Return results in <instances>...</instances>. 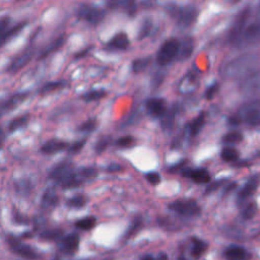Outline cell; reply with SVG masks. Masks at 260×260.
Instances as JSON below:
<instances>
[{
    "mask_svg": "<svg viewBox=\"0 0 260 260\" xmlns=\"http://www.w3.org/2000/svg\"><path fill=\"white\" fill-rule=\"evenodd\" d=\"M260 56L256 53H246L229 61L222 66L221 75L228 79H244L258 69Z\"/></svg>",
    "mask_w": 260,
    "mask_h": 260,
    "instance_id": "6da1fadb",
    "label": "cell"
},
{
    "mask_svg": "<svg viewBox=\"0 0 260 260\" xmlns=\"http://www.w3.org/2000/svg\"><path fill=\"white\" fill-rule=\"evenodd\" d=\"M49 178L63 189L76 188L84 183L78 171L74 170L73 164L69 160H63L57 164L50 171Z\"/></svg>",
    "mask_w": 260,
    "mask_h": 260,
    "instance_id": "7a4b0ae2",
    "label": "cell"
},
{
    "mask_svg": "<svg viewBox=\"0 0 260 260\" xmlns=\"http://www.w3.org/2000/svg\"><path fill=\"white\" fill-rule=\"evenodd\" d=\"M237 48H247L260 44V22L245 26L240 32L230 39Z\"/></svg>",
    "mask_w": 260,
    "mask_h": 260,
    "instance_id": "3957f363",
    "label": "cell"
},
{
    "mask_svg": "<svg viewBox=\"0 0 260 260\" xmlns=\"http://www.w3.org/2000/svg\"><path fill=\"white\" fill-rule=\"evenodd\" d=\"M230 121L232 124L244 122L249 125L260 126V101L244 105L239 109L237 115L231 118Z\"/></svg>",
    "mask_w": 260,
    "mask_h": 260,
    "instance_id": "277c9868",
    "label": "cell"
},
{
    "mask_svg": "<svg viewBox=\"0 0 260 260\" xmlns=\"http://www.w3.org/2000/svg\"><path fill=\"white\" fill-rule=\"evenodd\" d=\"M6 242L10 248V250L25 259L28 260H39L41 258V254L31 246L23 243L19 238L13 236V235H8L6 237Z\"/></svg>",
    "mask_w": 260,
    "mask_h": 260,
    "instance_id": "5b68a950",
    "label": "cell"
},
{
    "mask_svg": "<svg viewBox=\"0 0 260 260\" xmlns=\"http://www.w3.org/2000/svg\"><path fill=\"white\" fill-rule=\"evenodd\" d=\"M169 209L183 217H196L201 213V207L193 199L175 200L169 204Z\"/></svg>",
    "mask_w": 260,
    "mask_h": 260,
    "instance_id": "8992f818",
    "label": "cell"
},
{
    "mask_svg": "<svg viewBox=\"0 0 260 260\" xmlns=\"http://www.w3.org/2000/svg\"><path fill=\"white\" fill-rule=\"evenodd\" d=\"M76 16L89 24H99L105 17V10L91 4H82L78 7Z\"/></svg>",
    "mask_w": 260,
    "mask_h": 260,
    "instance_id": "52a82bcc",
    "label": "cell"
},
{
    "mask_svg": "<svg viewBox=\"0 0 260 260\" xmlns=\"http://www.w3.org/2000/svg\"><path fill=\"white\" fill-rule=\"evenodd\" d=\"M180 43L177 39H170L166 41L159 48L156 56V61L159 65H168L175 58H177L179 53Z\"/></svg>",
    "mask_w": 260,
    "mask_h": 260,
    "instance_id": "ba28073f",
    "label": "cell"
},
{
    "mask_svg": "<svg viewBox=\"0 0 260 260\" xmlns=\"http://www.w3.org/2000/svg\"><path fill=\"white\" fill-rule=\"evenodd\" d=\"M169 11L171 15L177 20V22L182 26L191 25L197 17V11L192 7L173 6L169 8Z\"/></svg>",
    "mask_w": 260,
    "mask_h": 260,
    "instance_id": "9c48e42d",
    "label": "cell"
},
{
    "mask_svg": "<svg viewBox=\"0 0 260 260\" xmlns=\"http://www.w3.org/2000/svg\"><path fill=\"white\" fill-rule=\"evenodd\" d=\"M35 53V45L31 43L29 46L25 47L23 51H21L18 55L15 56V58L9 63L7 67V71L10 73H15L19 71L21 68H23L32 58Z\"/></svg>",
    "mask_w": 260,
    "mask_h": 260,
    "instance_id": "30bf717a",
    "label": "cell"
},
{
    "mask_svg": "<svg viewBox=\"0 0 260 260\" xmlns=\"http://www.w3.org/2000/svg\"><path fill=\"white\" fill-rule=\"evenodd\" d=\"M28 96V92H16L4 100H0V118L16 109Z\"/></svg>",
    "mask_w": 260,
    "mask_h": 260,
    "instance_id": "8fae6325",
    "label": "cell"
},
{
    "mask_svg": "<svg viewBox=\"0 0 260 260\" xmlns=\"http://www.w3.org/2000/svg\"><path fill=\"white\" fill-rule=\"evenodd\" d=\"M79 243H80V239L78 234L72 233L62 237L59 243V248L63 254L73 255L74 253L77 252L79 248Z\"/></svg>",
    "mask_w": 260,
    "mask_h": 260,
    "instance_id": "7c38bea8",
    "label": "cell"
},
{
    "mask_svg": "<svg viewBox=\"0 0 260 260\" xmlns=\"http://www.w3.org/2000/svg\"><path fill=\"white\" fill-rule=\"evenodd\" d=\"M258 185H259V177L258 176L251 177L238 192V195H237L238 205L244 204L247 201V199H249L255 193Z\"/></svg>",
    "mask_w": 260,
    "mask_h": 260,
    "instance_id": "4fadbf2b",
    "label": "cell"
},
{
    "mask_svg": "<svg viewBox=\"0 0 260 260\" xmlns=\"http://www.w3.org/2000/svg\"><path fill=\"white\" fill-rule=\"evenodd\" d=\"M241 88L243 91L253 94L260 92V71L256 70L243 79Z\"/></svg>",
    "mask_w": 260,
    "mask_h": 260,
    "instance_id": "5bb4252c",
    "label": "cell"
},
{
    "mask_svg": "<svg viewBox=\"0 0 260 260\" xmlns=\"http://www.w3.org/2000/svg\"><path fill=\"white\" fill-rule=\"evenodd\" d=\"M145 109L149 115H151L152 117H155V118L162 117V115L167 111L165 101L162 99H158V98H153V99L147 100L145 103Z\"/></svg>",
    "mask_w": 260,
    "mask_h": 260,
    "instance_id": "9a60e30c",
    "label": "cell"
},
{
    "mask_svg": "<svg viewBox=\"0 0 260 260\" xmlns=\"http://www.w3.org/2000/svg\"><path fill=\"white\" fill-rule=\"evenodd\" d=\"M183 177L190 178L198 184L208 183L210 181L209 173L204 169H183L181 172Z\"/></svg>",
    "mask_w": 260,
    "mask_h": 260,
    "instance_id": "2e32d148",
    "label": "cell"
},
{
    "mask_svg": "<svg viewBox=\"0 0 260 260\" xmlns=\"http://www.w3.org/2000/svg\"><path fill=\"white\" fill-rule=\"evenodd\" d=\"M59 203V196L56 192V190L52 187H49L46 189L42 196L41 206L44 210L50 211L53 210Z\"/></svg>",
    "mask_w": 260,
    "mask_h": 260,
    "instance_id": "e0dca14e",
    "label": "cell"
},
{
    "mask_svg": "<svg viewBox=\"0 0 260 260\" xmlns=\"http://www.w3.org/2000/svg\"><path fill=\"white\" fill-rule=\"evenodd\" d=\"M67 141L61 139H50L41 146V151L45 154H55L65 150L68 147Z\"/></svg>",
    "mask_w": 260,
    "mask_h": 260,
    "instance_id": "ac0fdd59",
    "label": "cell"
},
{
    "mask_svg": "<svg viewBox=\"0 0 260 260\" xmlns=\"http://www.w3.org/2000/svg\"><path fill=\"white\" fill-rule=\"evenodd\" d=\"M223 255L226 260H249L250 258L248 251L238 245H232L228 247L224 250Z\"/></svg>",
    "mask_w": 260,
    "mask_h": 260,
    "instance_id": "d6986e66",
    "label": "cell"
},
{
    "mask_svg": "<svg viewBox=\"0 0 260 260\" xmlns=\"http://www.w3.org/2000/svg\"><path fill=\"white\" fill-rule=\"evenodd\" d=\"M129 46V39L125 32L116 34L107 44V48L111 50H125Z\"/></svg>",
    "mask_w": 260,
    "mask_h": 260,
    "instance_id": "ffe728a7",
    "label": "cell"
},
{
    "mask_svg": "<svg viewBox=\"0 0 260 260\" xmlns=\"http://www.w3.org/2000/svg\"><path fill=\"white\" fill-rule=\"evenodd\" d=\"M65 42H66V37H65L64 35L58 37L57 39H55L50 45H48V46L43 50V52L40 54L39 59H45V58L49 57L50 55H52L53 53H55L56 51H58V50L64 45Z\"/></svg>",
    "mask_w": 260,
    "mask_h": 260,
    "instance_id": "44dd1931",
    "label": "cell"
},
{
    "mask_svg": "<svg viewBox=\"0 0 260 260\" xmlns=\"http://www.w3.org/2000/svg\"><path fill=\"white\" fill-rule=\"evenodd\" d=\"M193 52V41L191 38H186L183 40V43L179 46L178 59L180 61H185L188 59Z\"/></svg>",
    "mask_w": 260,
    "mask_h": 260,
    "instance_id": "7402d4cb",
    "label": "cell"
},
{
    "mask_svg": "<svg viewBox=\"0 0 260 260\" xmlns=\"http://www.w3.org/2000/svg\"><path fill=\"white\" fill-rule=\"evenodd\" d=\"M248 17H249V9L246 8L239 14L238 18L236 19V21L232 27L231 34H230V39L233 38L234 36H236L238 32H240L245 27V23H246Z\"/></svg>",
    "mask_w": 260,
    "mask_h": 260,
    "instance_id": "603a6c76",
    "label": "cell"
},
{
    "mask_svg": "<svg viewBox=\"0 0 260 260\" xmlns=\"http://www.w3.org/2000/svg\"><path fill=\"white\" fill-rule=\"evenodd\" d=\"M25 26V22H20L14 26H8L3 34L0 36V46H3L7 41H9L10 39H12L14 36H16L19 31H21V29Z\"/></svg>",
    "mask_w": 260,
    "mask_h": 260,
    "instance_id": "cb8c5ba5",
    "label": "cell"
},
{
    "mask_svg": "<svg viewBox=\"0 0 260 260\" xmlns=\"http://www.w3.org/2000/svg\"><path fill=\"white\" fill-rule=\"evenodd\" d=\"M28 120H29L28 114H23V115L17 116L14 119H12L8 124L9 133H13V132L25 127L28 123Z\"/></svg>",
    "mask_w": 260,
    "mask_h": 260,
    "instance_id": "d4e9b609",
    "label": "cell"
},
{
    "mask_svg": "<svg viewBox=\"0 0 260 260\" xmlns=\"http://www.w3.org/2000/svg\"><path fill=\"white\" fill-rule=\"evenodd\" d=\"M66 86V81L65 80H55V81H50L45 83L39 90L40 94H48L52 93L56 90H60Z\"/></svg>",
    "mask_w": 260,
    "mask_h": 260,
    "instance_id": "484cf974",
    "label": "cell"
},
{
    "mask_svg": "<svg viewBox=\"0 0 260 260\" xmlns=\"http://www.w3.org/2000/svg\"><path fill=\"white\" fill-rule=\"evenodd\" d=\"M110 7L123 8L129 13H133L135 9V0H107Z\"/></svg>",
    "mask_w": 260,
    "mask_h": 260,
    "instance_id": "4316f807",
    "label": "cell"
},
{
    "mask_svg": "<svg viewBox=\"0 0 260 260\" xmlns=\"http://www.w3.org/2000/svg\"><path fill=\"white\" fill-rule=\"evenodd\" d=\"M207 250V244L197 238H193L192 239V250H191V254L195 259L200 258Z\"/></svg>",
    "mask_w": 260,
    "mask_h": 260,
    "instance_id": "83f0119b",
    "label": "cell"
},
{
    "mask_svg": "<svg viewBox=\"0 0 260 260\" xmlns=\"http://www.w3.org/2000/svg\"><path fill=\"white\" fill-rule=\"evenodd\" d=\"M205 124V114L200 113L189 125V132L192 136H196Z\"/></svg>",
    "mask_w": 260,
    "mask_h": 260,
    "instance_id": "f1b7e54d",
    "label": "cell"
},
{
    "mask_svg": "<svg viewBox=\"0 0 260 260\" xmlns=\"http://www.w3.org/2000/svg\"><path fill=\"white\" fill-rule=\"evenodd\" d=\"M40 237L47 241H60L63 237V231L58 228L48 229L41 233Z\"/></svg>",
    "mask_w": 260,
    "mask_h": 260,
    "instance_id": "f546056e",
    "label": "cell"
},
{
    "mask_svg": "<svg viewBox=\"0 0 260 260\" xmlns=\"http://www.w3.org/2000/svg\"><path fill=\"white\" fill-rule=\"evenodd\" d=\"M107 92L104 89H91L81 95V99L85 102H94L105 98Z\"/></svg>",
    "mask_w": 260,
    "mask_h": 260,
    "instance_id": "4dcf8cb0",
    "label": "cell"
},
{
    "mask_svg": "<svg viewBox=\"0 0 260 260\" xmlns=\"http://www.w3.org/2000/svg\"><path fill=\"white\" fill-rule=\"evenodd\" d=\"M177 114V109L175 107H173L171 110H167L166 113L162 115V120H161V125L165 129H170L173 127L174 121H175V117Z\"/></svg>",
    "mask_w": 260,
    "mask_h": 260,
    "instance_id": "1f68e13d",
    "label": "cell"
},
{
    "mask_svg": "<svg viewBox=\"0 0 260 260\" xmlns=\"http://www.w3.org/2000/svg\"><path fill=\"white\" fill-rule=\"evenodd\" d=\"M66 204L70 208H75V209L82 208L86 204V197L84 195H82V194L74 195V196L70 197L67 200Z\"/></svg>",
    "mask_w": 260,
    "mask_h": 260,
    "instance_id": "d6a6232c",
    "label": "cell"
},
{
    "mask_svg": "<svg viewBox=\"0 0 260 260\" xmlns=\"http://www.w3.org/2000/svg\"><path fill=\"white\" fill-rule=\"evenodd\" d=\"M220 157L224 161H229V162L236 161L239 157V152L236 148H234L232 146H228V147L222 148V150L220 152Z\"/></svg>",
    "mask_w": 260,
    "mask_h": 260,
    "instance_id": "836d02e7",
    "label": "cell"
},
{
    "mask_svg": "<svg viewBox=\"0 0 260 260\" xmlns=\"http://www.w3.org/2000/svg\"><path fill=\"white\" fill-rule=\"evenodd\" d=\"M95 222H96V219L93 216H86L81 219H78L75 222V226L82 231H89L92 228H94Z\"/></svg>",
    "mask_w": 260,
    "mask_h": 260,
    "instance_id": "e575fe53",
    "label": "cell"
},
{
    "mask_svg": "<svg viewBox=\"0 0 260 260\" xmlns=\"http://www.w3.org/2000/svg\"><path fill=\"white\" fill-rule=\"evenodd\" d=\"M243 133L240 131H231L222 137V141L226 144H236L243 140Z\"/></svg>",
    "mask_w": 260,
    "mask_h": 260,
    "instance_id": "d590c367",
    "label": "cell"
},
{
    "mask_svg": "<svg viewBox=\"0 0 260 260\" xmlns=\"http://www.w3.org/2000/svg\"><path fill=\"white\" fill-rule=\"evenodd\" d=\"M257 212V204L256 202L252 201L249 202L242 210V217L244 219H251L254 217V215Z\"/></svg>",
    "mask_w": 260,
    "mask_h": 260,
    "instance_id": "8d00e7d4",
    "label": "cell"
},
{
    "mask_svg": "<svg viewBox=\"0 0 260 260\" xmlns=\"http://www.w3.org/2000/svg\"><path fill=\"white\" fill-rule=\"evenodd\" d=\"M79 175L81 176V178L85 181L87 180H91L93 178H95L98 176V171L95 168H92V167H84V168H81L79 170H77Z\"/></svg>",
    "mask_w": 260,
    "mask_h": 260,
    "instance_id": "74e56055",
    "label": "cell"
},
{
    "mask_svg": "<svg viewBox=\"0 0 260 260\" xmlns=\"http://www.w3.org/2000/svg\"><path fill=\"white\" fill-rule=\"evenodd\" d=\"M15 186V190L20 193L21 195H26L30 192L31 190V185L30 182L26 181V180H20V181H16L14 183Z\"/></svg>",
    "mask_w": 260,
    "mask_h": 260,
    "instance_id": "f35d334b",
    "label": "cell"
},
{
    "mask_svg": "<svg viewBox=\"0 0 260 260\" xmlns=\"http://www.w3.org/2000/svg\"><path fill=\"white\" fill-rule=\"evenodd\" d=\"M96 125L98 122L95 119H88L78 127V131L82 133H90L96 128Z\"/></svg>",
    "mask_w": 260,
    "mask_h": 260,
    "instance_id": "ab89813d",
    "label": "cell"
},
{
    "mask_svg": "<svg viewBox=\"0 0 260 260\" xmlns=\"http://www.w3.org/2000/svg\"><path fill=\"white\" fill-rule=\"evenodd\" d=\"M110 141H111V138L109 136H104V137H101L95 145H94V150L96 153H102L103 151L106 150V148L108 147V145L110 144Z\"/></svg>",
    "mask_w": 260,
    "mask_h": 260,
    "instance_id": "60d3db41",
    "label": "cell"
},
{
    "mask_svg": "<svg viewBox=\"0 0 260 260\" xmlns=\"http://www.w3.org/2000/svg\"><path fill=\"white\" fill-rule=\"evenodd\" d=\"M141 225H142V219H141L140 217H136V218L132 221L130 228L128 229V231H127V233H126V238L128 239V238L132 237L133 235H135V234L139 231V229L141 228Z\"/></svg>",
    "mask_w": 260,
    "mask_h": 260,
    "instance_id": "b9f144b4",
    "label": "cell"
},
{
    "mask_svg": "<svg viewBox=\"0 0 260 260\" xmlns=\"http://www.w3.org/2000/svg\"><path fill=\"white\" fill-rule=\"evenodd\" d=\"M85 143H86V139H85V138H83V139H80V140H78V141L74 142V143H73V144H71V145H68V147H67L68 152H69V153H71V154L78 153V152H79V151L84 147Z\"/></svg>",
    "mask_w": 260,
    "mask_h": 260,
    "instance_id": "7bdbcfd3",
    "label": "cell"
},
{
    "mask_svg": "<svg viewBox=\"0 0 260 260\" xmlns=\"http://www.w3.org/2000/svg\"><path fill=\"white\" fill-rule=\"evenodd\" d=\"M149 60L147 58L145 59H137L135 61H133L132 63V69L134 72H140L141 70L145 69L146 66L148 65Z\"/></svg>",
    "mask_w": 260,
    "mask_h": 260,
    "instance_id": "ee69618b",
    "label": "cell"
},
{
    "mask_svg": "<svg viewBox=\"0 0 260 260\" xmlns=\"http://www.w3.org/2000/svg\"><path fill=\"white\" fill-rule=\"evenodd\" d=\"M116 144L120 147H130L134 144V138L132 136H123L116 141Z\"/></svg>",
    "mask_w": 260,
    "mask_h": 260,
    "instance_id": "f6af8a7d",
    "label": "cell"
},
{
    "mask_svg": "<svg viewBox=\"0 0 260 260\" xmlns=\"http://www.w3.org/2000/svg\"><path fill=\"white\" fill-rule=\"evenodd\" d=\"M146 180L151 184V185H158L160 183V176L156 172H149L145 175Z\"/></svg>",
    "mask_w": 260,
    "mask_h": 260,
    "instance_id": "bcb514c9",
    "label": "cell"
},
{
    "mask_svg": "<svg viewBox=\"0 0 260 260\" xmlns=\"http://www.w3.org/2000/svg\"><path fill=\"white\" fill-rule=\"evenodd\" d=\"M217 89H218V84L217 83H213L212 85H210L206 91H205V98L208 99V100H211L215 93L217 92Z\"/></svg>",
    "mask_w": 260,
    "mask_h": 260,
    "instance_id": "7dc6e473",
    "label": "cell"
},
{
    "mask_svg": "<svg viewBox=\"0 0 260 260\" xmlns=\"http://www.w3.org/2000/svg\"><path fill=\"white\" fill-rule=\"evenodd\" d=\"M13 218L17 223H20V224H27L28 222V219L25 216H23L21 213H19L17 210L13 211Z\"/></svg>",
    "mask_w": 260,
    "mask_h": 260,
    "instance_id": "c3c4849f",
    "label": "cell"
},
{
    "mask_svg": "<svg viewBox=\"0 0 260 260\" xmlns=\"http://www.w3.org/2000/svg\"><path fill=\"white\" fill-rule=\"evenodd\" d=\"M10 24V19L8 17H3L0 18V36L3 34V31L9 26Z\"/></svg>",
    "mask_w": 260,
    "mask_h": 260,
    "instance_id": "681fc988",
    "label": "cell"
},
{
    "mask_svg": "<svg viewBox=\"0 0 260 260\" xmlns=\"http://www.w3.org/2000/svg\"><path fill=\"white\" fill-rule=\"evenodd\" d=\"M221 185V181H216L213 183H210L209 186L206 188V193H211L214 192L215 190H217Z\"/></svg>",
    "mask_w": 260,
    "mask_h": 260,
    "instance_id": "f907efd6",
    "label": "cell"
},
{
    "mask_svg": "<svg viewBox=\"0 0 260 260\" xmlns=\"http://www.w3.org/2000/svg\"><path fill=\"white\" fill-rule=\"evenodd\" d=\"M123 168L121 165L119 164H111L107 167V171L110 172V173H116V172H119L121 171Z\"/></svg>",
    "mask_w": 260,
    "mask_h": 260,
    "instance_id": "816d5d0a",
    "label": "cell"
},
{
    "mask_svg": "<svg viewBox=\"0 0 260 260\" xmlns=\"http://www.w3.org/2000/svg\"><path fill=\"white\" fill-rule=\"evenodd\" d=\"M149 27H150L149 23H144L143 24V28L140 30V34H139V39H143V38L146 37V35L149 31Z\"/></svg>",
    "mask_w": 260,
    "mask_h": 260,
    "instance_id": "f5cc1de1",
    "label": "cell"
},
{
    "mask_svg": "<svg viewBox=\"0 0 260 260\" xmlns=\"http://www.w3.org/2000/svg\"><path fill=\"white\" fill-rule=\"evenodd\" d=\"M4 140H5V134H4V131H3L2 127L0 126V150L2 149V146L4 144Z\"/></svg>",
    "mask_w": 260,
    "mask_h": 260,
    "instance_id": "db71d44e",
    "label": "cell"
},
{
    "mask_svg": "<svg viewBox=\"0 0 260 260\" xmlns=\"http://www.w3.org/2000/svg\"><path fill=\"white\" fill-rule=\"evenodd\" d=\"M157 260H168V256H167V255H165V254H162V255L158 256Z\"/></svg>",
    "mask_w": 260,
    "mask_h": 260,
    "instance_id": "11a10c76",
    "label": "cell"
},
{
    "mask_svg": "<svg viewBox=\"0 0 260 260\" xmlns=\"http://www.w3.org/2000/svg\"><path fill=\"white\" fill-rule=\"evenodd\" d=\"M141 260H154L151 256H147V257H144L143 259H141Z\"/></svg>",
    "mask_w": 260,
    "mask_h": 260,
    "instance_id": "9f6ffc18",
    "label": "cell"
},
{
    "mask_svg": "<svg viewBox=\"0 0 260 260\" xmlns=\"http://www.w3.org/2000/svg\"><path fill=\"white\" fill-rule=\"evenodd\" d=\"M178 260H186V258H185V257H183V256H181Z\"/></svg>",
    "mask_w": 260,
    "mask_h": 260,
    "instance_id": "6f0895ef",
    "label": "cell"
},
{
    "mask_svg": "<svg viewBox=\"0 0 260 260\" xmlns=\"http://www.w3.org/2000/svg\"><path fill=\"white\" fill-rule=\"evenodd\" d=\"M258 15H259V17H260V5H259V8H258Z\"/></svg>",
    "mask_w": 260,
    "mask_h": 260,
    "instance_id": "680465c9",
    "label": "cell"
},
{
    "mask_svg": "<svg viewBox=\"0 0 260 260\" xmlns=\"http://www.w3.org/2000/svg\"><path fill=\"white\" fill-rule=\"evenodd\" d=\"M53 260H60V259H59V258H58V257H56V258H54V259H53Z\"/></svg>",
    "mask_w": 260,
    "mask_h": 260,
    "instance_id": "91938a15",
    "label": "cell"
},
{
    "mask_svg": "<svg viewBox=\"0 0 260 260\" xmlns=\"http://www.w3.org/2000/svg\"><path fill=\"white\" fill-rule=\"evenodd\" d=\"M257 156H259V157H260V152H258V153H257Z\"/></svg>",
    "mask_w": 260,
    "mask_h": 260,
    "instance_id": "94428289",
    "label": "cell"
},
{
    "mask_svg": "<svg viewBox=\"0 0 260 260\" xmlns=\"http://www.w3.org/2000/svg\"><path fill=\"white\" fill-rule=\"evenodd\" d=\"M235 1H237V0H235Z\"/></svg>",
    "mask_w": 260,
    "mask_h": 260,
    "instance_id": "6125c7cd",
    "label": "cell"
}]
</instances>
